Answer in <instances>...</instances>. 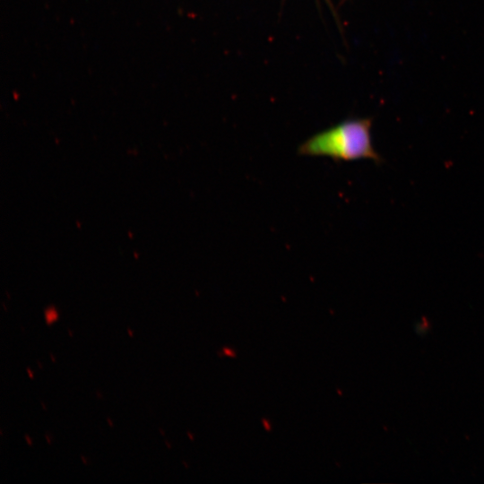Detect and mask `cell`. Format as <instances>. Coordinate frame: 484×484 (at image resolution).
<instances>
[{
  "instance_id": "cell-1",
  "label": "cell",
  "mask_w": 484,
  "mask_h": 484,
  "mask_svg": "<svg viewBox=\"0 0 484 484\" xmlns=\"http://www.w3.org/2000/svg\"><path fill=\"white\" fill-rule=\"evenodd\" d=\"M298 153L329 157L336 162L367 159L379 163L382 160L372 143L368 118L347 119L320 132L301 143Z\"/></svg>"
},
{
  "instance_id": "cell-2",
  "label": "cell",
  "mask_w": 484,
  "mask_h": 484,
  "mask_svg": "<svg viewBox=\"0 0 484 484\" xmlns=\"http://www.w3.org/2000/svg\"><path fill=\"white\" fill-rule=\"evenodd\" d=\"M24 437H25V440L27 442V444L31 446L32 445V441H31V438L30 437V436L28 434H25L24 435Z\"/></svg>"
},
{
  "instance_id": "cell-3",
  "label": "cell",
  "mask_w": 484,
  "mask_h": 484,
  "mask_svg": "<svg viewBox=\"0 0 484 484\" xmlns=\"http://www.w3.org/2000/svg\"><path fill=\"white\" fill-rule=\"evenodd\" d=\"M45 437H46L47 443H48V445H51V443H52V437H51V435L48 434V433H47V434L45 435Z\"/></svg>"
},
{
  "instance_id": "cell-4",
  "label": "cell",
  "mask_w": 484,
  "mask_h": 484,
  "mask_svg": "<svg viewBox=\"0 0 484 484\" xmlns=\"http://www.w3.org/2000/svg\"><path fill=\"white\" fill-rule=\"evenodd\" d=\"M224 352L228 356H234L235 355V353L231 350H229V349H224Z\"/></svg>"
},
{
  "instance_id": "cell-5",
  "label": "cell",
  "mask_w": 484,
  "mask_h": 484,
  "mask_svg": "<svg viewBox=\"0 0 484 484\" xmlns=\"http://www.w3.org/2000/svg\"><path fill=\"white\" fill-rule=\"evenodd\" d=\"M26 371H27V373H28V375H29V377H30V379H33L34 376H33V374H32L30 368V367H26Z\"/></svg>"
},
{
  "instance_id": "cell-6",
  "label": "cell",
  "mask_w": 484,
  "mask_h": 484,
  "mask_svg": "<svg viewBox=\"0 0 484 484\" xmlns=\"http://www.w3.org/2000/svg\"><path fill=\"white\" fill-rule=\"evenodd\" d=\"M107 422L108 423L110 428L114 427V423L112 422L111 419L109 417H107Z\"/></svg>"
},
{
  "instance_id": "cell-7",
  "label": "cell",
  "mask_w": 484,
  "mask_h": 484,
  "mask_svg": "<svg viewBox=\"0 0 484 484\" xmlns=\"http://www.w3.org/2000/svg\"><path fill=\"white\" fill-rule=\"evenodd\" d=\"M127 333L129 334L130 337H134V332L132 331V329L130 327H127Z\"/></svg>"
},
{
  "instance_id": "cell-8",
  "label": "cell",
  "mask_w": 484,
  "mask_h": 484,
  "mask_svg": "<svg viewBox=\"0 0 484 484\" xmlns=\"http://www.w3.org/2000/svg\"><path fill=\"white\" fill-rule=\"evenodd\" d=\"M81 459H82V462H83L84 464H88V460H87V458H85L84 455L82 454V455H81Z\"/></svg>"
},
{
  "instance_id": "cell-9",
  "label": "cell",
  "mask_w": 484,
  "mask_h": 484,
  "mask_svg": "<svg viewBox=\"0 0 484 484\" xmlns=\"http://www.w3.org/2000/svg\"><path fill=\"white\" fill-rule=\"evenodd\" d=\"M49 356H50V359H51L52 362L55 363V362H56V359H55L53 353H52V352H49Z\"/></svg>"
},
{
  "instance_id": "cell-10",
  "label": "cell",
  "mask_w": 484,
  "mask_h": 484,
  "mask_svg": "<svg viewBox=\"0 0 484 484\" xmlns=\"http://www.w3.org/2000/svg\"><path fill=\"white\" fill-rule=\"evenodd\" d=\"M164 442H165V445H167V447L169 449H170L171 448V444L168 440H165Z\"/></svg>"
},
{
  "instance_id": "cell-11",
  "label": "cell",
  "mask_w": 484,
  "mask_h": 484,
  "mask_svg": "<svg viewBox=\"0 0 484 484\" xmlns=\"http://www.w3.org/2000/svg\"><path fill=\"white\" fill-rule=\"evenodd\" d=\"M96 394H97V397H98V398H100V399H101V398L103 397L102 393H99V391H96Z\"/></svg>"
},
{
  "instance_id": "cell-12",
  "label": "cell",
  "mask_w": 484,
  "mask_h": 484,
  "mask_svg": "<svg viewBox=\"0 0 484 484\" xmlns=\"http://www.w3.org/2000/svg\"><path fill=\"white\" fill-rule=\"evenodd\" d=\"M158 430L160 431L161 436H165V432L161 428H158Z\"/></svg>"
},
{
  "instance_id": "cell-13",
  "label": "cell",
  "mask_w": 484,
  "mask_h": 484,
  "mask_svg": "<svg viewBox=\"0 0 484 484\" xmlns=\"http://www.w3.org/2000/svg\"><path fill=\"white\" fill-rule=\"evenodd\" d=\"M67 331H68L69 335L73 336V332L70 328H67Z\"/></svg>"
},
{
  "instance_id": "cell-14",
  "label": "cell",
  "mask_w": 484,
  "mask_h": 484,
  "mask_svg": "<svg viewBox=\"0 0 484 484\" xmlns=\"http://www.w3.org/2000/svg\"><path fill=\"white\" fill-rule=\"evenodd\" d=\"M40 404L42 408L44 409V411H47V407L45 406V403L42 401H40Z\"/></svg>"
},
{
  "instance_id": "cell-15",
  "label": "cell",
  "mask_w": 484,
  "mask_h": 484,
  "mask_svg": "<svg viewBox=\"0 0 484 484\" xmlns=\"http://www.w3.org/2000/svg\"><path fill=\"white\" fill-rule=\"evenodd\" d=\"M37 363H38V365H39V367L40 369H42V368H43V366H42V364L40 363V361L38 360Z\"/></svg>"
},
{
  "instance_id": "cell-16",
  "label": "cell",
  "mask_w": 484,
  "mask_h": 484,
  "mask_svg": "<svg viewBox=\"0 0 484 484\" xmlns=\"http://www.w3.org/2000/svg\"><path fill=\"white\" fill-rule=\"evenodd\" d=\"M187 435H188V436L190 437V439H192V440L194 439V437H193V436L191 435V433L187 432Z\"/></svg>"
},
{
  "instance_id": "cell-17",
  "label": "cell",
  "mask_w": 484,
  "mask_h": 484,
  "mask_svg": "<svg viewBox=\"0 0 484 484\" xmlns=\"http://www.w3.org/2000/svg\"><path fill=\"white\" fill-rule=\"evenodd\" d=\"M4 311L7 312V308L4 304Z\"/></svg>"
},
{
  "instance_id": "cell-18",
  "label": "cell",
  "mask_w": 484,
  "mask_h": 484,
  "mask_svg": "<svg viewBox=\"0 0 484 484\" xmlns=\"http://www.w3.org/2000/svg\"><path fill=\"white\" fill-rule=\"evenodd\" d=\"M0 435H1V436L3 435V431H2V430H0Z\"/></svg>"
}]
</instances>
